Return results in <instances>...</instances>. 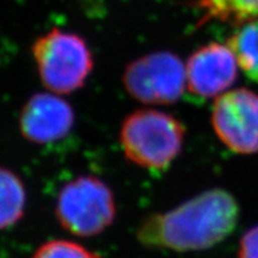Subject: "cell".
<instances>
[{"label":"cell","instance_id":"obj_3","mask_svg":"<svg viewBox=\"0 0 258 258\" xmlns=\"http://www.w3.org/2000/svg\"><path fill=\"white\" fill-rule=\"evenodd\" d=\"M31 53L42 84L56 95L84 88L93 70V56L86 41L59 28L38 37Z\"/></svg>","mask_w":258,"mask_h":258},{"label":"cell","instance_id":"obj_9","mask_svg":"<svg viewBox=\"0 0 258 258\" xmlns=\"http://www.w3.org/2000/svg\"><path fill=\"white\" fill-rule=\"evenodd\" d=\"M27 207L23 180L12 170L0 166V231L22 220Z\"/></svg>","mask_w":258,"mask_h":258},{"label":"cell","instance_id":"obj_6","mask_svg":"<svg viewBox=\"0 0 258 258\" xmlns=\"http://www.w3.org/2000/svg\"><path fill=\"white\" fill-rule=\"evenodd\" d=\"M212 125L219 140L238 154L258 152V95L235 89L217 97Z\"/></svg>","mask_w":258,"mask_h":258},{"label":"cell","instance_id":"obj_13","mask_svg":"<svg viewBox=\"0 0 258 258\" xmlns=\"http://www.w3.org/2000/svg\"><path fill=\"white\" fill-rule=\"evenodd\" d=\"M238 258H258V225L243 234L239 241Z\"/></svg>","mask_w":258,"mask_h":258},{"label":"cell","instance_id":"obj_7","mask_svg":"<svg viewBox=\"0 0 258 258\" xmlns=\"http://www.w3.org/2000/svg\"><path fill=\"white\" fill-rule=\"evenodd\" d=\"M76 123V114L66 99L53 92L32 95L19 114L22 137L35 145L62 140Z\"/></svg>","mask_w":258,"mask_h":258},{"label":"cell","instance_id":"obj_4","mask_svg":"<svg viewBox=\"0 0 258 258\" xmlns=\"http://www.w3.org/2000/svg\"><path fill=\"white\" fill-rule=\"evenodd\" d=\"M112 190L96 176H79L57 194L55 215L61 227L77 237H95L108 230L116 219Z\"/></svg>","mask_w":258,"mask_h":258},{"label":"cell","instance_id":"obj_8","mask_svg":"<svg viewBox=\"0 0 258 258\" xmlns=\"http://www.w3.org/2000/svg\"><path fill=\"white\" fill-rule=\"evenodd\" d=\"M186 89L207 99L227 92L238 77V61L230 47L212 42L190 55L185 64Z\"/></svg>","mask_w":258,"mask_h":258},{"label":"cell","instance_id":"obj_10","mask_svg":"<svg viewBox=\"0 0 258 258\" xmlns=\"http://www.w3.org/2000/svg\"><path fill=\"white\" fill-rule=\"evenodd\" d=\"M227 44L247 78L258 83V18L245 23Z\"/></svg>","mask_w":258,"mask_h":258},{"label":"cell","instance_id":"obj_12","mask_svg":"<svg viewBox=\"0 0 258 258\" xmlns=\"http://www.w3.org/2000/svg\"><path fill=\"white\" fill-rule=\"evenodd\" d=\"M31 258H102L98 253L72 240L54 239L46 241L35 251Z\"/></svg>","mask_w":258,"mask_h":258},{"label":"cell","instance_id":"obj_1","mask_svg":"<svg viewBox=\"0 0 258 258\" xmlns=\"http://www.w3.org/2000/svg\"><path fill=\"white\" fill-rule=\"evenodd\" d=\"M239 213L231 192L209 189L170 211L150 214L138 226L135 238L147 249L176 252L207 250L234 231Z\"/></svg>","mask_w":258,"mask_h":258},{"label":"cell","instance_id":"obj_5","mask_svg":"<svg viewBox=\"0 0 258 258\" xmlns=\"http://www.w3.org/2000/svg\"><path fill=\"white\" fill-rule=\"evenodd\" d=\"M122 82L135 101L147 105L173 104L186 89L185 64L175 53L153 51L129 62Z\"/></svg>","mask_w":258,"mask_h":258},{"label":"cell","instance_id":"obj_11","mask_svg":"<svg viewBox=\"0 0 258 258\" xmlns=\"http://www.w3.org/2000/svg\"><path fill=\"white\" fill-rule=\"evenodd\" d=\"M206 18L241 25L258 18V0H201Z\"/></svg>","mask_w":258,"mask_h":258},{"label":"cell","instance_id":"obj_2","mask_svg":"<svg viewBox=\"0 0 258 258\" xmlns=\"http://www.w3.org/2000/svg\"><path fill=\"white\" fill-rule=\"evenodd\" d=\"M185 127L157 109H138L124 117L118 140L125 159L141 169L166 170L183 150Z\"/></svg>","mask_w":258,"mask_h":258}]
</instances>
